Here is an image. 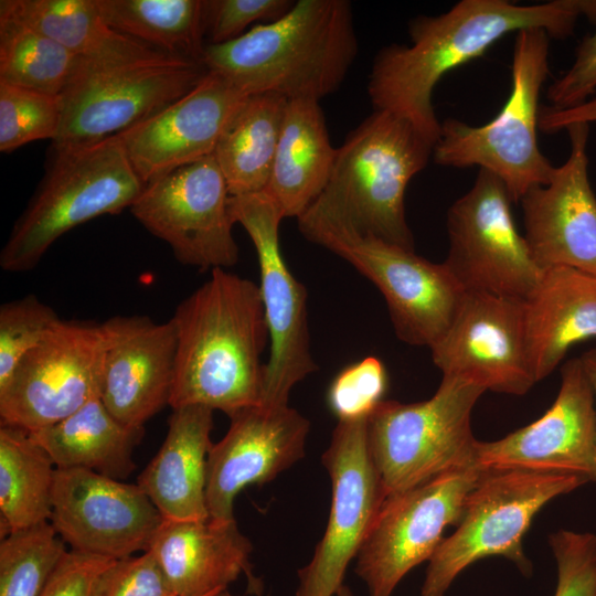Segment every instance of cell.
Segmentation results:
<instances>
[{"label":"cell","mask_w":596,"mask_h":596,"mask_svg":"<svg viewBox=\"0 0 596 596\" xmlns=\"http://www.w3.org/2000/svg\"><path fill=\"white\" fill-rule=\"evenodd\" d=\"M177 354L170 405L233 414L262 398L269 341L259 286L223 268L175 308Z\"/></svg>","instance_id":"cell-2"},{"label":"cell","mask_w":596,"mask_h":596,"mask_svg":"<svg viewBox=\"0 0 596 596\" xmlns=\"http://www.w3.org/2000/svg\"><path fill=\"white\" fill-rule=\"evenodd\" d=\"M0 11L32 25L84 61L117 64L167 55L110 28L95 0H1Z\"/></svg>","instance_id":"cell-29"},{"label":"cell","mask_w":596,"mask_h":596,"mask_svg":"<svg viewBox=\"0 0 596 596\" xmlns=\"http://www.w3.org/2000/svg\"><path fill=\"white\" fill-rule=\"evenodd\" d=\"M217 594V593H216ZM216 594H211V595H206V596H215Z\"/></svg>","instance_id":"cell-47"},{"label":"cell","mask_w":596,"mask_h":596,"mask_svg":"<svg viewBox=\"0 0 596 596\" xmlns=\"http://www.w3.org/2000/svg\"><path fill=\"white\" fill-rule=\"evenodd\" d=\"M145 188L117 136L53 150L46 172L0 252L4 272L33 269L70 230L130 207Z\"/></svg>","instance_id":"cell-6"},{"label":"cell","mask_w":596,"mask_h":596,"mask_svg":"<svg viewBox=\"0 0 596 596\" xmlns=\"http://www.w3.org/2000/svg\"><path fill=\"white\" fill-rule=\"evenodd\" d=\"M336 596H353V594H352L351 589L347 585H342L338 589Z\"/></svg>","instance_id":"cell-45"},{"label":"cell","mask_w":596,"mask_h":596,"mask_svg":"<svg viewBox=\"0 0 596 596\" xmlns=\"http://www.w3.org/2000/svg\"><path fill=\"white\" fill-rule=\"evenodd\" d=\"M228 200L212 155L146 184L129 210L170 246L179 263L200 270L225 269L238 260Z\"/></svg>","instance_id":"cell-15"},{"label":"cell","mask_w":596,"mask_h":596,"mask_svg":"<svg viewBox=\"0 0 596 596\" xmlns=\"http://www.w3.org/2000/svg\"><path fill=\"white\" fill-rule=\"evenodd\" d=\"M61 96L0 83V151L8 153L42 139L56 138Z\"/></svg>","instance_id":"cell-35"},{"label":"cell","mask_w":596,"mask_h":596,"mask_svg":"<svg viewBox=\"0 0 596 596\" xmlns=\"http://www.w3.org/2000/svg\"><path fill=\"white\" fill-rule=\"evenodd\" d=\"M511 202L504 183L479 169L449 207L444 263L466 292L525 299L538 285L543 270L517 228Z\"/></svg>","instance_id":"cell-12"},{"label":"cell","mask_w":596,"mask_h":596,"mask_svg":"<svg viewBox=\"0 0 596 596\" xmlns=\"http://www.w3.org/2000/svg\"><path fill=\"white\" fill-rule=\"evenodd\" d=\"M200 61L163 55L129 63L79 60L61 93L54 151L95 145L156 115L205 76Z\"/></svg>","instance_id":"cell-10"},{"label":"cell","mask_w":596,"mask_h":596,"mask_svg":"<svg viewBox=\"0 0 596 596\" xmlns=\"http://www.w3.org/2000/svg\"><path fill=\"white\" fill-rule=\"evenodd\" d=\"M60 319L52 307L34 295L0 306V389L9 381L20 360Z\"/></svg>","instance_id":"cell-36"},{"label":"cell","mask_w":596,"mask_h":596,"mask_svg":"<svg viewBox=\"0 0 596 596\" xmlns=\"http://www.w3.org/2000/svg\"><path fill=\"white\" fill-rule=\"evenodd\" d=\"M476 467L596 481V405L581 358L562 366L556 398L540 418L500 439L477 441Z\"/></svg>","instance_id":"cell-17"},{"label":"cell","mask_w":596,"mask_h":596,"mask_svg":"<svg viewBox=\"0 0 596 596\" xmlns=\"http://www.w3.org/2000/svg\"><path fill=\"white\" fill-rule=\"evenodd\" d=\"M103 323L60 319L0 389V421L29 433L66 418L99 396Z\"/></svg>","instance_id":"cell-13"},{"label":"cell","mask_w":596,"mask_h":596,"mask_svg":"<svg viewBox=\"0 0 596 596\" xmlns=\"http://www.w3.org/2000/svg\"><path fill=\"white\" fill-rule=\"evenodd\" d=\"M366 421H339L322 454L331 480L330 514L311 560L298 571L295 596H336L386 498L369 451Z\"/></svg>","instance_id":"cell-16"},{"label":"cell","mask_w":596,"mask_h":596,"mask_svg":"<svg viewBox=\"0 0 596 596\" xmlns=\"http://www.w3.org/2000/svg\"><path fill=\"white\" fill-rule=\"evenodd\" d=\"M215 596H237V595L232 594V593L228 592L227 588H226V589H223V590H221L220 593H217Z\"/></svg>","instance_id":"cell-46"},{"label":"cell","mask_w":596,"mask_h":596,"mask_svg":"<svg viewBox=\"0 0 596 596\" xmlns=\"http://www.w3.org/2000/svg\"><path fill=\"white\" fill-rule=\"evenodd\" d=\"M56 467L29 432L0 426L1 539L50 522Z\"/></svg>","instance_id":"cell-31"},{"label":"cell","mask_w":596,"mask_h":596,"mask_svg":"<svg viewBox=\"0 0 596 596\" xmlns=\"http://www.w3.org/2000/svg\"><path fill=\"white\" fill-rule=\"evenodd\" d=\"M387 372L383 362L366 356L338 373L328 390V404L339 421H354L369 415L383 401Z\"/></svg>","instance_id":"cell-37"},{"label":"cell","mask_w":596,"mask_h":596,"mask_svg":"<svg viewBox=\"0 0 596 596\" xmlns=\"http://www.w3.org/2000/svg\"><path fill=\"white\" fill-rule=\"evenodd\" d=\"M67 551L51 522L2 538L0 596H40Z\"/></svg>","instance_id":"cell-34"},{"label":"cell","mask_w":596,"mask_h":596,"mask_svg":"<svg viewBox=\"0 0 596 596\" xmlns=\"http://www.w3.org/2000/svg\"><path fill=\"white\" fill-rule=\"evenodd\" d=\"M590 123H596V96L583 104L564 109L549 105L542 106L539 114V129L547 134L566 130L574 124L589 125Z\"/></svg>","instance_id":"cell-43"},{"label":"cell","mask_w":596,"mask_h":596,"mask_svg":"<svg viewBox=\"0 0 596 596\" xmlns=\"http://www.w3.org/2000/svg\"><path fill=\"white\" fill-rule=\"evenodd\" d=\"M358 51L350 1L298 0L277 20L205 44L201 62L247 96L319 102L341 86Z\"/></svg>","instance_id":"cell-3"},{"label":"cell","mask_w":596,"mask_h":596,"mask_svg":"<svg viewBox=\"0 0 596 596\" xmlns=\"http://www.w3.org/2000/svg\"><path fill=\"white\" fill-rule=\"evenodd\" d=\"M550 36L542 29L517 33L511 91L500 113L482 126L455 118L440 125L433 150L437 164L455 168L478 166L496 174L512 202L531 189L546 184L555 169L538 143L539 98L549 75Z\"/></svg>","instance_id":"cell-7"},{"label":"cell","mask_w":596,"mask_h":596,"mask_svg":"<svg viewBox=\"0 0 596 596\" xmlns=\"http://www.w3.org/2000/svg\"><path fill=\"white\" fill-rule=\"evenodd\" d=\"M570 155L550 181L526 192L524 237L542 270L568 267L596 275V195L588 178L589 125L566 128Z\"/></svg>","instance_id":"cell-20"},{"label":"cell","mask_w":596,"mask_h":596,"mask_svg":"<svg viewBox=\"0 0 596 596\" xmlns=\"http://www.w3.org/2000/svg\"><path fill=\"white\" fill-rule=\"evenodd\" d=\"M105 347L99 398L125 425L145 424L167 405L174 379L177 332L171 319L115 316L102 322Z\"/></svg>","instance_id":"cell-23"},{"label":"cell","mask_w":596,"mask_h":596,"mask_svg":"<svg viewBox=\"0 0 596 596\" xmlns=\"http://www.w3.org/2000/svg\"><path fill=\"white\" fill-rule=\"evenodd\" d=\"M582 17L596 22V0H461L438 15H418L408 24L411 44L393 43L374 57L368 81L373 109L407 119L436 143L441 123L433 93L446 73L482 56L511 32L535 28L566 38Z\"/></svg>","instance_id":"cell-1"},{"label":"cell","mask_w":596,"mask_h":596,"mask_svg":"<svg viewBox=\"0 0 596 596\" xmlns=\"http://www.w3.org/2000/svg\"><path fill=\"white\" fill-rule=\"evenodd\" d=\"M486 392L458 376L443 375L422 402L382 401L366 421V441L387 496L439 475L476 467L471 413Z\"/></svg>","instance_id":"cell-8"},{"label":"cell","mask_w":596,"mask_h":596,"mask_svg":"<svg viewBox=\"0 0 596 596\" xmlns=\"http://www.w3.org/2000/svg\"><path fill=\"white\" fill-rule=\"evenodd\" d=\"M175 596H206L220 593L245 574L248 590L262 592L252 572L251 541L236 521H166L148 550ZM147 552V551H146Z\"/></svg>","instance_id":"cell-24"},{"label":"cell","mask_w":596,"mask_h":596,"mask_svg":"<svg viewBox=\"0 0 596 596\" xmlns=\"http://www.w3.org/2000/svg\"><path fill=\"white\" fill-rule=\"evenodd\" d=\"M434 147L407 119L373 110L337 148L329 181L317 202L363 234L415 251L405 192L412 178L427 166Z\"/></svg>","instance_id":"cell-4"},{"label":"cell","mask_w":596,"mask_h":596,"mask_svg":"<svg viewBox=\"0 0 596 596\" xmlns=\"http://www.w3.org/2000/svg\"><path fill=\"white\" fill-rule=\"evenodd\" d=\"M79 60L49 35L0 11V83L61 95Z\"/></svg>","instance_id":"cell-33"},{"label":"cell","mask_w":596,"mask_h":596,"mask_svg":"<svg viewBox=\"0 0 596 596\" xmlns=\"http://www.w3.org/2000/svg\"><path fill=\"white\" fill-rule=\"evenodd\" d=\"M297 223L305 238L343 258L377 287L401 341L430 349L446 333L466 290L444 262L363 234L319 202Z\"/></svg>","instance_id":"cell-5"},{"label":"cell","mask_w":596,"mask_h":596,"mask_svg":"<svg viewBox=\"0 0 596 596\" xmlns=\"http://www.w3.org/2000/svg\"><path fill=\"white\" fill-rule=\"evenodd\" d=\"M206 461L210 519L234 521V500L249 485H264L305 456L309 421L289 405H255L232 416Z\"/></svg>","instance_id":"cell-21"},{"label":"cell","mask_w":596,"mask_h":596,"mask_svg":"<svg viewBox=\"0 0 596 596\" xmlns=\"http://www.w3.org/2000/svg\"><path fill=\"white\" fill-rule=\"evenodd\" d=\"M117 32L163 54L200 61L206 43L204 0H95Z\"/></svg>","instance_id":"cell-32"},{"label":"cell","mask_w":596,"mask_h":596,"mask_svg":"<svg viewBox=\"0 0 596 596\" xmlns=\"http://www.w3.org/2000/svg\"><path fill=\"white\" fill-rule=\"evenodd\" d=\"M586 483L566 473L482 471L456 530L428 561L421 596H445L467 567L490 556L504 557L529 574L522 541L533 519L550 501Z\"/></svg>","instance_id":"cell-9"},{"label":"cell","mask_w":596,"mask_h":596,"mask_svg":"<svg viewBox=\"0 0 596 596\" xmlns=\"http://www.w3.org/2000/svg\"><path fill=\"white\" fill-rule=\"evenodd\" d=\"M213 412L201 405L173 408L160 449L138 477L166 521L210 518L205 487Z\"/></svg>","instance_id":"cell-25"},{"label":"cell","mask_w":596,"mask_h":596,"mask_svg":"<svg viewBox=\"0 0 596 596\" xmlns=\"http://www.w3.org/2000/svg\"><path fill=\"white\" fill-rule=\"evenodd\" d=\"M337 148L318 100H288L266 192L284 217L299 219L329 181Z\"/></svg>","instance_id":"cell-27"},{"label":"cell","mask_w":596,"mask_h":596,"mask_svg":"<svg viewBox=\"0 0 596 596\" xmlns=\"http://www.w3.org/2000/svg\"><path fill=\"white\" fill-rule=\"evenodd\" d=\"M596 91V30L577 46L570 68L547 88L551 107L564 109L583 104Z\"/></svg>","instance_id":"cell-41"},{"label":"cell","mask_w":596,"mask_h":596,"mask_svg":"<svg viewBox=\"0 0 596 596\" xmlns=\"http://www.w3.org/2000/svg\"><path fill=\"white\" fill-rule=\"evenodd\" d=\"M294 3L291 0H204L206 44L235 40L255 22L279 19Z\"/></svg>","instance_id":"cell-39"},{"label":"cell","mask_w":596,"mask_h":596,"mask_svg":"<svg viewBox=\"0 0 596 596\" xmlns=\"http://www.w3.org/2000/svg\"><path fill=\"white\" fill-rule=\"evenodd\" d=\"M30 435L56 468H82L119 480L136 468L132 453L145 427L119 422L97 395L66 418Z\"/></svg>","instance_id":"cell-28"},{"label":"cell","mask_w":596,"mask_h":596,"mask_svg":"<svg viewBox=\"0 0 596 596\" xmlns=\"http://www.w3.org/2000/svg\"><path fill=\"white\" fill-rule=\"evenodd\" d=\"M430 352L443 375L469 380L486 391L521 396L536 383L523 299L466 292L450 327Z\"/></svg>","instance_id":"cell-19"},{"label":"cell","mask_w":596,"mask_h":596,"mask_svg":"<svg viewBox=\"0 0 596 596\" xmlns=\"http://www.w3.org/2000/svg\"><path fill=\"white\" fill-rule=\"evenodd\" d=\"M162 515L136 483L56 468L50 522L71 550L119 560L149 550Z\"/></svg>","instance_id":"cell-18"},{"label":"cell","mask_w":596,"mask_h":596,"mask_svg":"<svg viewBox=\"0 0 596 596\" xmlns=\"http://www.w3.org/2000/svg\"><path fill=\"white\" fill-rule=\"evenodd\" d=\"M550 546L557 567L554 596H596V535L558 530Z\"/></svg>","instance_id":"cell-38"},{"label":"cell","mask_w":596,"mask_h":596,"mask_svg":"<svg viewBox=\"0 0 596 596\" xmlns=\"http://www.w3.org/2000/svg\"><path fill=\"white\" fill-rule=\"evenodd\" d=\"M584 370L592 385L596 405V348L588 350L581 356Z\"/></svg>","instance_id":"cell-44"},{"label":"cell","mask_w":596,"mask_h":596,"mask_svg":"<svg viewBox=\"0 0 596 596\" xmlns=\"http://www.w3.org/2000/svg\"><path fill=\"white\" fill-rule=\"evenodd\" d=\"M92 596H175L159 564L147 551L114 560L97 577Z\"/></svg>","instance_id":"cell-40"},{"label":"cell","mask_w":596,"mask_h":596,"mask_svg":"<svg viewBox=\"0 0 596 596\" xmlns=\"http://www.w3.org/2000/svg\"><path fill=\"white\" fill-rule=\"evenodd\" d=\"M111 561L68 550L40 596H92L97 577Z\"/></svg>","instance_id":"cell-42"},{"label":"cell","mask_w":596,"mask_h":596,"mask_svg":"<svg viewBox=\"0 0 596 596\" xmlns=\"http://www.w3.org/2000/svg\"><path fill=\"white\" fill-rule=\"evenodd\" d=\"M228 205L234 223L241 224L252 240L259 265V291L270 342L259 405H288L291 389L318 369L310 351L307 289L283 257L279 225L285 217L275 201L263 191L230 195Z\"/></svg>","instance_id":"cell-11"},{"label":"cell","mask_w":596,"mask_h":596,"mask_svg":"<svg viewBox=\"0 0 596 596\" xmlns=\"http://www.w3.org/2000/svg\"><path fill=\"white\" fill-rule=\"evenodd\" d=\"M526 343L535 381L547 377L570 348L596 338V275L568 267L543 270L523 299Z\"/></svg>","instance_id":"cell-26"},{"label":"cell","mask_w":596,"mask_h":596,"mask_svg":"<svg viewBox=\"0 0 596 596\" xmlns=\"http://www.w3.org/2000/svg\"><path fill=\"white\" fill-rule=\"evenodd\" d=\"M287 103L275 94L249 95L225 126L213 156L231 196L265 191Z\"/></svg>","instance_id":"cell-30"},{"label":"cell","mask_w":596,"mask_h":596,"mask_svg":"<svg viewBox=\"0 0 596 596\" xmlns=\"http://www.w3.org/2000/svg\"><path fill=\"white\" fill-rule=\"evenodd\" d=\"M246 97L226 78L207 71L184 96L117 137L146 185L212 156L225 126Z\"/></svg>","instance_id":"cell-22"},{"label":"cell","mask_w":596,"mask_h":596,"mask_svg":"<svg viewBox=\"0 0 596 596\" xmlns=\"http://www.w3.org/2000/svg\"><path fill=\"white\" fill-rule=\"evenodd\" d=\"M481 473L449 471L385 498L356 555L355 573L370 596H392L411 570L429 561Z\"/></svg>","instance_id":"cell-14"}]
</instances>
